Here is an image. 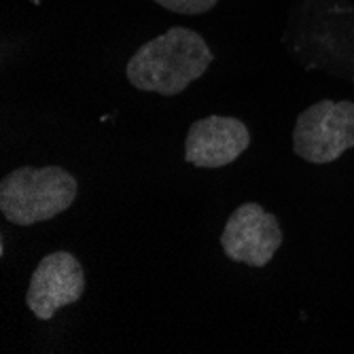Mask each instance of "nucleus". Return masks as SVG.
Wrapping results in <instances>:
<instances>
[{
	"mask_svg": "<svg viewBox=\"0 0 354 354\" xmlns=\"http://www.w3.org/2000/svg\"><path fill=\"white\" fill-rule=\"evenodd\" d=\"M282 244L278 218L263 206L248 202L236 208L221 234V246L234 263L266 268Z\"/></svg>",
	"mask_w": 354,
	"mask_h": 354,
	"instance_id": "20e7f679",
	"label": "nucleus"
},
{
	"mask_svg": "<svg viewBox=\"0 0 354 354\" xmlns=\"http://www.w3.org/2000/svg\"><path fill=\"white\" fill-rule=\"evenodd\" d=\"M85 291V274L77 257L55 250L37 266L30 278L26 306L39 320H51L64 306L77 304Z\"/></svg>",
	"mask_w": 354,
	"mask_h": 354,
	"instance_id": "39448f33",
	"label": "nucleus"
},
{
	"mask_svg": "<svg viewBox=\"0 0 354 354\" xmlns=\"http://www.w3.org/2000/svg\"><path fill=\"white\" fill-rule=\"evenodd\" d=\"M77 193V178L62 166H21L0 180V210L9 223L30 227L68 210Z\"/></svg>",
	"mask_w": 354,
	"mask_h": 354,
	"instance_id": "f03ea898",
	"label": "nucleus"
},
{
	"mask_svg": "<svg viewBox=\"0 0 354 354\" xmlns=\"http://www.w3.org/2000/svg\"><path fill=\"white\" fill-rule=\"evenodd\" d=\"M212 62L214 53L204 37L196 30L174 26L140 45L127 62L125 75L140 91L178 95L200 79Z\"/></svg>",
	"mask_w": 354,
	"mask_h": 354,
	"instance_id": "f257e3e1",
	"label": "nucleus"
},
{
	"mask_svg": "<svg viewBox=\"0 0 354 354\" xmlns=\"http://www.w3.org/2000/svg\"><path fill=\"white\" fill-rule=\"evenodd\" d=\"M166 11L180 13V15H202L216 7L218 0H153Z\"/></svg>",
	"mask_w": 354,
	"mask_h": 354,
	"instance_id": "0eeeda50",
	"label": "nucleus"
},
{
	"mask_svg": "<svg viewBox=\"0 0 354 354\" xmlns=\"http://www.w3.org/2000/svg\"><path fill=\"white\" fill-rule=\"evenodd\" d=\"M354 149V102L320 100L308 106L295 123L293 151L310 164H333Z\"/></svg>",
	"mask_w": 354,
	"mask_h": 354,
	"instance_id": "7ed1b4c3",
	"label": "nucleus"
},
{
	"mask_svg": "<svg viewBox=\"0 0 354 354\" xmlns=\"http://www.w3.org/2000/svg\"><path fill=\"white\" fill-rule=\"evenodd\" d=\"M250 147V132L244 121L225 115H210L191 123L185 138V162L196 168H225Z\"/></svg>",
	"mask_w": 354,
	"mask_h": 354,
	"instance_id": "423d86ee",
	"label": "nucleus"
}]
</instances>
